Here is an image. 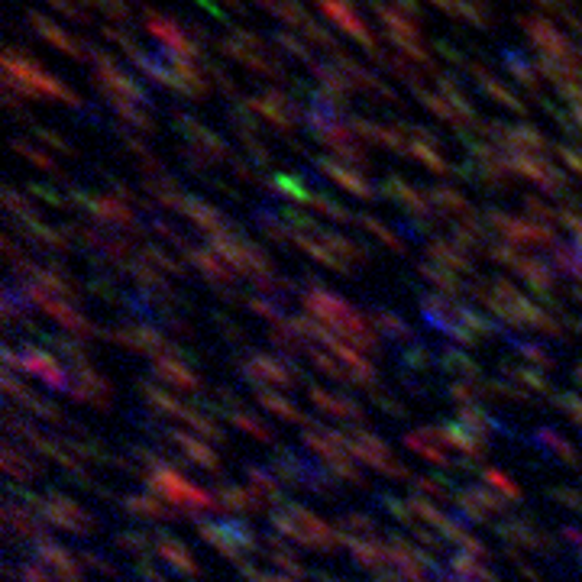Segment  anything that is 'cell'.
<instances>
[{"label":"cell","instance_id":"obj_5","mask_svg":"<svg viewBox=\"0 0 582 582\" xmlns=\"http://www.w3.org/2000/svg\"><path fill=\"white\" fill-rule=\"evenodd\" d=\"M466 71H469V75H473L476 85H479L482 91L489 94V97H495V101L502 104V107L518 110V114H524V110H528V107H524V104H521L518 94L508 91V88H504L502 81H498V78H492V75H489V69H482L479 62H469V69H466Z\"/></svg>","mask_w":582,"mask_h":582},{"label":"cell","instance_id":"obj_14","mask_svg":"<svg viewBox=\"0 0 582 582\" xmlns=\"http://www.w3.org/2000/svg\"><path fill=\"white\" fill-rule=\"evenodd\" d=\"M559 155L567 159L569 169L579 171V175H582V152H576V149H567V146H559Z\"/></svg>","mask_w":582,"mask_h":582},{"label":"cell","instance_id":"obj_6","mask_svg":"<svg viewBox=\"0 0 582 582\" xmlns=\"http://www.w3.org/2000/svg\"><path fill=\"white\" fill-rule=\"evenodd\" d=\"M256 4L265 10V14L282 20L285 26H298V30H301V26L310 20V14L301 7V0H256Z\"/></svg>","mask_w":582,"mask_h":582},{"label":"cell","instance_id":"obj_10","mask_svg":"<svg viewBox=\"0 0 582 582\" xmlns=\"http://www.w3.org/2000/svg\"><path fill=\"white\" fill-rule=\"evenodd\" d=\"M101 30H104V36H107L110 42H116V46L124 49V52L130 55V59H136V55L146 52V49H143L140 42H136V36H133L130 30H120L116 23H107V26H101Z\"/></svg>","mask_w":582,"mask_h":582},{"label":"cell","instance_id":"obj_12","mask_svg":"<svg viewBox=\"0 0 582 582\" xmlns=\"http://www.w3.org/2000/svg\"><path fill=\"white\" fill-rule=\"evenodd\" d=\"M14 149H16V152H23L32 165H39V169L55 171V162H52V159H46V152H39V149H32V146H23L20 140H14Z\"/></svg>","mask_w":582,"mask_h":582},{"label":"cell","instance_id":"obj_11","mask_svg":"<svg viewBox=\"0 0 582 582\" xmlns=\"http://www.w3.org/2000/svg\"><path fill=\"white\" fill-rule=\"evenodd\" d=\"M434 52H440L443 59H447V62L450 65H457V69H469V59H463V55H459V49L457 46H450V42H447V39H434Z\"/></svg>","mask_w":582,"mask_h":582},{"label":"cell","instance_id":"obj_3","mask_svg":"<svg viewBox=\"0 0 582 582\" xmlns=\"http://www.w3.org/2000/svg\"><path fill=\"white\" fill-rule=\"evenodd\" d=\"M249 110H253L256 116H265V120L275 124L279 130H291V126L298 124V107L288 101L282 91H275V88H269L265 94H259L256 101H249Z\"/></svg>","mask_w":582,"mask_h":582},{"label":"cell","instance_id":"obj_1","mask_svg":"<svg viewBox=\"0 0 582 582\" xmlns=\"http://www.w3.org/2000/svg\"><path fill=\"white\" fill-rule=\"evenodd\" d=\"M314 4H318L320 14H324L330 23L340 26V30L346 32L349 39H356L359 46L369 49V55H373V59L382 52L379 42L373 39V32L365 30V20L356 14V10H353V4H349V0H314Z\"/></svg>","mask_w":582,"mask_h":582},{"label":"cell","instance_id":"obj_7","mask_svg":"<svg viewBox=\"0 0 582 582\" xmlns=\"http://www.w3.org/2000/svg\"><path fill=\"white\" fill-rule=\"evenodd\" d=\"M272 42L279 49H285L291 59H298V62H304L308 69H314L318 65V59H314V52H310V46L308 42H301L298 36H291L288 30H279V32H272Z\"/></svg>","mask_w":582,"mask_h":582},{"label":"cell","instance_id":"obj_17","mask_svg":"<svg viewBox=\"0 0 582 582\" xmlns=\"http://www.w3.org/2000/svg\"><path fill=\"white\" fill-rule=\"evenodd\" d=\"M224 7L236 10V14H243V4H240V0H224Z\"/></svg>","mask_w":582,"mask_h":582},{"label":"cell","instance_id":"obj_15","mask_svg":"<svg viewBox=\"0 0 582 582\" xmlns=\"http://www.w3.org/2000/svg\"><path fill=\"white\" fill-rule=\"evenodd\" d=\"M36 136H39V140H46L49 146H55V149H62V152H69V143H65L62 136H55V133L42 130V126H39V130H36Z\"/></svg>","mask_w":582,"mask_h":582},{"label":"cell","instance_id":"obj_13","mask_svg":"<svg viewBox=\"0 0 582 582\" xmlns=\"http://www.w3.org/2000/svg\"><path fill=\"white\" fill-rule=\"evenodd\" d=\"M411 155H418V159L427 165V169H434V171H447V162H443V159H437L434 149L420 146V143H414V146H411Z\"/></svg>","mask_w":582,"mask_h":582},{"label":"cell","instance_id":"obj_8","mask_svg":"<svg viewBox=\"0 0 582 582\" xmlns=\"http://www.w3.org/2000/svg\"><path fill=\"white\" fill-rule=\"evenodd\" d=\"M318 162H320V169H324L327 175H330V179H334V181H340V185L346 188V191L359 194V198H373V188L365 185V181H359L356 175H353V171H346V169H343V165L327 162V159H318Z\"/></svg>","mask_w":582,"mask_h":582},{"label":"cell","instance_id":"obj_16","mask_svg":"<svg viewBox=\"0 0 582 582\" xmlns=\"http://www.w3.org/2000/svg\"><path fill=\"white\" fill-rule=\"evenodd\" d=\"M395 7L402 10L404 16H411V20H420V7H418V0H395Z\"/></svg>","mask_w":582,"mask_h":582},{"label":"cell","instance_id":"obj_4","mask_svg":"<svg viewBox=\"0 0 582 582\" xmlns=\"http://www.w3.org/2000/svg\"><path fill=\"white\" fill-rule=\"evenodd\" d=\"M502 62H504V69L512 71L514 81H521V85H524L531 94H534L537 101H543V88H540V81H537V78H540V71H537L534 62H528V55L518 52V49L504 46L502 49Z\"/></svg>","mask_w":582,"mask_h":582},{"label":"cell","instance_id":"obj_2","mask_svg":"<svg viewBox=\"0 0 582 582\" xmlns=\"http://www.w3.org/2000/svg\"><path fill=\"white\" fill-rule=\"evenodd\" d=\"M26 23L32 26V32L36 36H42L49 42V46H55L59 52L71 55V59H85V62H91V52L94 46L91 42H85V39L71 36V32H65L59 23H52L49 16H42L39 10H26Z\"/></svg>","mask_w":582,"mask_h":582},{"label":"cell","instance_id":"obj_9","mask_svg":"<svg viewBox=\"0 0 582 582\" xmlns=\"http://www.w3.org/2000/svg\"><path fill=\"white\" fill-rule=\"evenodd\" d=\"M301 32H304V39L308 42H314L318 49H324L327 55H337V52H346V49L337 42V36L330 30H324V26L318 23V20H308V23L301 26Z\"/></svg>","mask_w":582,"mask_h":582},{"label":"cell","instance_id":"obj_18","mask_svg":"<svg viewBox=\"0 0 582 582\" xmlns=\"http://www.w3.org/2000/svg\"><path fill=\"white\" fill-rule=\"evenodd\" d=\"M573 114H576V124L582 126V110H573Z\"/></svg>","mask_w":582,"mask_h":582}]
</instances>
